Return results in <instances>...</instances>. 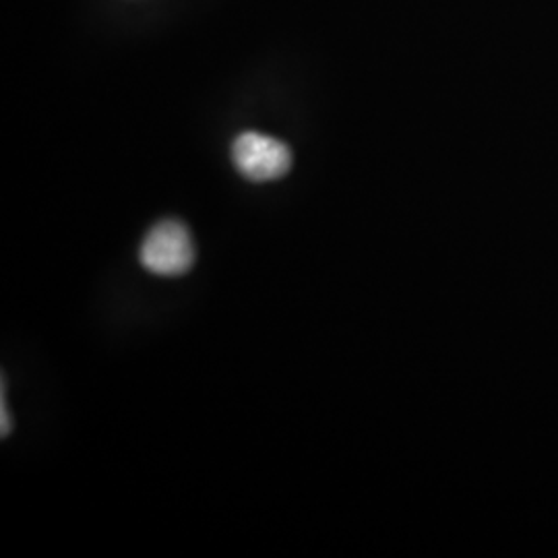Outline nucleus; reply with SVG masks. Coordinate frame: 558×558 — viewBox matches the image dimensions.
I'll return each instance as SVG.
<instances>
[{
	"label": "nucleus",
	"instance_id": "1",
	"mask_svg": "<svg viewBox=\"0 0 558 558\" xmlns=\"http://www.w3.org/2000/svg\"><path fill=\"white\" fill-rule=\"evenodd\" d=\"M141 265L161 278L186 274L195 263V242L189 228L179 220L156 223L140 248Z\"/></svg>",
	"mask_w": 558,
	"mask_h": 558
},
{
	"label": "nucleus",
	"instance_id": "2",
	"mask_svg": "<svg viewBox=\"0 0 558 558\" xmlns=\"http://www.w3.org/2000/svg\"><path fill=\"white\" fill-rule=\"evenodd\" d=\"M232 160L244 179L271 182L290 172L292 151L283 141L248 131L232 143Z\"/></svg>",
	"mask_w": 558,
	"mask_h": 558
}]
</instances>
